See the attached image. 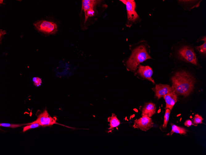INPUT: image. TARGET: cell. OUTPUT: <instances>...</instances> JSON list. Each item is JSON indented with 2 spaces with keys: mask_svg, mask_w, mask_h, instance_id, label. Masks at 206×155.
Returning a JSON list of instances; mask_svg holds the SVG:
<instances>
[{
  "mask_svg": "<svg viewBox=\"0 0 206 155\" xmlns=\"http://www.w3.org/2000/svg\"><path fill=\"white\" fill-rule=\"evenodd\" d=\"M163 98L166 102L165 109H169L171 110L174 106L177 101V97L176 93L173 91L164 95Z\"/></svg>",
  "mask_w": 206,
  "mask_h": 155,
  "instance_id": "obj_10",
  "label": "cell"
},
{
  "mask_svg": "<svg viewBox=\"0 0 206 155\" xmlns=\"http://www.w3.org/2000/svg\"><path fill=\"white\" fill-rule=\"evenodd\" d=\"M120 1L126 6L128 19L134 22L138 17V15L135 10L136 4L134 0H121Z\"/></svg>",
  "mask_w": 206,
  "mask_h": 155,
  "instance_id": "obj_7",
  "label": "cell"
},
{
  "mask_svg": "<svg viewBox=\"0 0 206 155\" xmlns=\"http://www.w3.org/2000/svg\"><path fill=\"white\" fill-rule=\"evenodd\" d=\"M153 124L151 118L143 116L134 120L133 127L134 128H139L142 131H146L153 127Z\"/></svg>",
  "mask_w": 206,
  "mask_h": 155,
  "instance_id": "obj_6",
  "label": "cell"
},
{
  "mask_svg": "<svg viewBox=\"0 0 206 155\" xmlns=\"http://www.w3.org/2000/svg\"><path fill=\"white\" fill-rule=\"evenodd\" d=\"M179 57L187 61L197 65V59L193 49L189 46H185L178 51Z\"/></svg>",
  "mask_w": 206,
  "mask_h": 155,
  "instance_id": "obj_4",
  "label": "cell"
},
{
  "mask_svg": "<svg viewBox=\"0 0 206 155\" xmlns=\"http://www.w3.org/2000/svg\"><path fill=\"white\" fill-rule=\"evenodd\" d=\"M39 31L47 34H54L58 31L57 26L53 22L43 20L34 24Z\"/></svg>",
  "mask_w": 206,
  "mask_h": 155,
  "instance_id": "obj_3",
  "label": "cell"
},
{
  "mask_svg": "<svg viewBox=\"0 0 206 155\" xmlns=\"http://www.w3.org/2000/svg\"><path fill=\"white\" fill-rule=\"evenodd\" d=\"M171 130L170 132L167 134V136L171 135L174 133L185 135L188 131V130L185 128L178 126L172 123H171Z\"/></svg>",
  "mask_w": 206,
  "mask_h": 155,
  "instance_id": "obj_13",
  "label": "cell"
},
{
  "mask_svg": "<svg viewBox=\"0 0 206 155\" xmlns=\"http://www.w3.org/2000/svg\"><path fill=\"white\" fill-rule=\"evenodd\" d=\"M40 126L41 125L38 123H32L30 124V125L24 127H23V132H24L30 129L38 127Z\"/></svg>",
  "mask_w": 206,
  "mask_h": 155,
  "instance_id": "obj_19",
  "label": "cell"
},
{
  "mask_svg": "<svg viewBox=\"0 0 206 155\" xmlns=\"http://www.w3.org/2000/svg\"><path fill=\"white\" fill-rule=\"evenodd\" d=\"M107 121L109 123V127L108 129L110 130H113L114 128L118 127L120 124V120L114 113L112 114L111 117L108 118Z\"/></svg>",
  "mask_w": 206,
  "mask_h": 155,
  "instance_id": "obj_14",
  "label": "cell"
},
{
  "mask_svg": "<svg viewBox=\"0 0 206 155\" xmlns=\"http://www.w3.org/2000/svg\"><path fill=\"white\" fill-rule=\"evenodd\" d=\"M170 113L171 110L169 109L168 108L166 109L164 117L163 124L162 126L163 128L164 129L167 127Z\"/></svg>",
  "mask_w": 206,
  "mask_h": 155,
  "instance_id": "obj_15",
  "label": "cell"
},
{
  "mask_svg": "<svg viewBox=\"0 0 206 155\" xmlns=\"http://www.w3.org/2000/svg\"><path fill=\"white\" fill-rule=\"evenodd\" d=\"M204 119L202 116L198 114H196L192 119V123L193 125L197 126L199 124H201L203 123L202 121Z\"/></svg>",
  "mask_w": 206,
  "mask_h": 155,
  "instance_id": "obj_16",
  "label": "cell"
},
{
  "mask_svg": "<svg viewBox=\"0 0 206 155\" xmlns=\"http://www.w3.org/2000/svg\"><path fill=\"white\" fill-rule=\"evenodd\" d=\"M34 84L36 87L41 85L42 84L41 79L39 77H35L33 78Z\"/></svg>",
  "mask_w": 206,
  "mask_h": 155,
  "instance_id": "obj_20",
  "label": "cell"
},
{
  "mask_svg": "<svg viewBox=\"0 0 206 155\" xmlns=\"http://www.w3.org/2000/svg\"><path fill=\"white\" fill-rule=\"evenodd\" d=\"M27 124H13L8 123H1L0 126L1 127H10L12 128H15L20 127L23 125H25Z\"/></svg>",
  "mask_w": 206,
  "mask_h": 155,
  "instance_id": "obj_18",
  "label": "cell"
},
{
  "mask_svg": "<svg viewBox=\"0 0 206 155\" xmlns=\"http://www.w3.org/2000/svg\"><path fill=\"white\" fill-rule=\"evenodd\" d=\"M100 1L95 0H83L82 1V10L84 13L90 9H93L94 6Z\"/></svg>",
  "mask_w": 206,
  "mask_h": 155,
  "instance_id": "obj_12",
  "label": "cell"
},
{
  "mask_svg": "<svg viewBox=\"0 0 206 155\" xmlns=\"http://www.w3.org/2000/svg\"><path fill=\"white\" fill-rule=\"evenodd\" d=\"M151 58L146 51L144 46L141 45L135 49L126 61L128 68L132 71H135L138 65L147 59Z\"/></svg>",
  "mask_w": 206,
  "mask_h": 155,
  "instance_id": "obj_2",
  "label": "cell"
},
{
  "mask_svg": "<svg viewBox=\"0 0 206 155\" xmlns=\"http://www.w3.org/2000/svg\"><path fill=\"white\" fill-rule=\"evenodd\" d=\"M155 105L152 102L146 103L142 110V116H146L151 118L156 113Z\"/></svg>",
  "mask_w": 206,
  "mask_h": 155,
  "instance_id": "obj_11",
  "label": "cell"
},
{
  "mask_svg": "<svg viewBox=\"0 0 206 155\" xmlns=\"http://www.w3.org/2000/svg\"><path fill=\"white\" fill-rule=\"evenodd\" d=\"M137 73L143 78L147 79L154 84V80L152 77L153 74V70L150 66L139 65Z\"/></svg>",
  "mask_w": 206,
  "mask_h": 155,
  "instance_id": "obj_9",
  "label": "cell"
},
{
  "mask_svg": "<svg viewBox=\"0 0 206 155\" xmlns=\"http://www.w3.org/2000/svg\"><path fill=\"white\" fill-rule=\"evenodd\" d=\"M56 118L51 117L47 110H45L38 115L36 120L27 124L30 125L32 123H37L39 124L43 127H46L52 126L55 124H58L56 123Z\"/></svg>",
  "mask_w": 206,
  "mask_h": 155,
  "instance_id": "obj_5",
  "label": "cell"
},
{
  "mask_svg": "<svg viewBox=\"0 0 206 155\" xmlns=\"http://www.w3.org/2000/svg\"><path fill=\"white\" fill-rule=\"evenodd\" d=\"M152 89L154 92L155 97L158 99L173 91L172 88L168 85L161 84H156Z\"/></svg>",
  "mask_w": 206,
  "mask_h": 155,
  "instance_id": "obj_8",
  "label": "cell"
},
{
  "mask_svg": "<svg viewBox=\"0 0 206 155\" xmlns=\"http://www.w3.org/2000/svg\"><path fill=\"white\" fill-rule=\"evenodd\" d=\"M203 40L204 41V43L202 45L196 47V48L200 53L203 54H205L206 53V37L203 38Z\"/></svg>",
  "mask_w": 206,
  "mask_h": 155,
  "instance_id": "obj_17",
  "label": "cell"
},
{
  "mask_svg": "<svg viewBox=\"0 0 206 155\" xmlns=\"http://www.w3.org/2000/svg\"><path fill=\"white\" fill-rule=\"evenodd\" d=\"M172 88L176 93L187 97L193 91L195 79L188 72H176L171 78Z\"/></svg>",
  "mask_w": 206,
  "mask_h": 155,
  "instance_id": "obj_1",
  "label": "cell"
},
{
  "mask_svg": "<svg viewBox=\"0 0 206 155\" xmlns=\"http://www.w3.org/2000/svg\"><path fill=\"white\" fill-rule=\"evenodd\" d=\"M184 125L185 126L189 127L192 125H193L192 122L189 119H188L185 121L184 123Z\"/></svg>",
  "mask_w": 206,
  "mask_h": 155,
  "instance_id": "obj_21",
  "label": "cell"
}]
</instances>
